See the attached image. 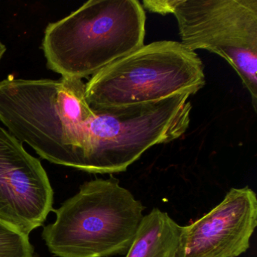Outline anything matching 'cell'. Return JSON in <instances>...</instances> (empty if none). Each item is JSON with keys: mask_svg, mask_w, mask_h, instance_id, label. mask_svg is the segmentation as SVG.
Segmentation results:
<instances>
[{"mask_svg": "<svg viewBox=\"0 0 257 257\" xmlns=\"http://www.w3.org/2000/svg\"><path fill=\"white\" fill-rule=\"evenodd\" d=\"M94 114L81 79L0 81V121L51 163L82 171Z\"/></svg>", "mask_w": 257, "mask_h": 257, "instance_id": "obj_1", "label": "cell"}, {"mask_svg": "<svg viewBox=\"0 0 257 257\" xmlns=\"http://www.w3.org/2000/svg\"><path fill=\"white\" fill-rule=\"evenodd\" d=\"M146 14L138 0H89L49 24L42 48L48 68L81 79L142 47Z\"/></svg>", "mask_w": 257, "mask_h": 257, "instance_id": "obj_2", "label": "cell"}, {"mask_svg": "<svg viewBox=\"0 0 257 257\" xmlns=\"http://www.w3.org/2000/svg\"><path fill=\"white\" fill-rule=\"evenodd\" d=\"M144 207L114 177L83 183L53 210L55 222L43 228V240L58 257H109L127 253Z\"/></svg>", "mask_w": 257, "mask_h": 257, "instance_id": "obj_3", "label": "cell"}, {"mask_svg": "<svg viewBox=\"0 0 257 257\" xmlns=\"http://www.w3.org/2000/svg\"><path fill=\"white\" fill-rule=\"evenodd\" d=\"M205 85L195 52L176 41L154 42L113 61L85 83L92 109L151 103L178 93L196 94Z\"/></svg>", "mask_w": 257, "mask_h": 257, "instance_id": "obj_4", "label": "cell"}, {"mask_svg": "<svg viewBox=\"0 0 257 257\" xmlns=\"http://www.w3.org/2000/svg\"><path fill=\"white\" fill-rule=\"evenodd\" d=\"M190 96L178 93L151 103L93 109L82 171L123 172L153 146L181 138L190 123Z\"/></svg>", "mask_w": 257, "mask_h": 257, "instance_id": "obj_5", "label": "cell"}, {"mask_svg": "<svg viewBox=\"0 0 257 257\" xmlns=\"http://www.w3.org/2000/svg\"><path fill=\"white\" fill-rule=\"evenodd\" d=\"M182 44L207 50L235 70L257 109V0H177Z\"/></svg>", "mask_w": 257, "mask_h": 257, "instance_id": "obj_6", "label": "cell"}, {"mask_svg": "<svg viewBox=\"0 0 257 257\" xmlns=\"http://www.w3.org/2000/svg\"><path fill=\"white\" fill-rule=\"evenodd\" d=\"M46 170L22 143L0 127V221L30 235L53 210Z\"/></svg>", "mask_w": 257, "mask_h": 257, "instance_id": "obj_7", "label": "cell"}, {"mask_svg": "<svg viewBox=\"0 0 257 257\" xmlns=\"http://www.w3.org/2000/svg\"><path fill=\"white\" fill-rule=\"evenodd\" d=\"M256 225L255 192L233 188L207 214L181 226L176 257L239 256L249 249Z\"/></svg>", "mask_w": 257, "mask_h": 257, "instance_id": "obj_8", "label": "cell"}, {"mask_svg": "<svg viewBox=\"0 0 257 257\" xmlns=\"http://www.w3.org/2000/svg\"><path fill=\"white\" fill-rule=\"evenodd\" d=\"M180 230L168 213L153 208L144 216L125 257H176Z\"/></svg>", "mask_w": 257, "mask_h": 257, "instance_id": "obj_9", "label": "cell"}, {"mask_svg": "<svg viewBox=\"0 0 257 257\" xmlns=\"http://www.w3.org/2000/svg\"><path fill=\"white\" fill-rule=\"evenodd\" d=\"M0 257H34L29 236L0 221Z\"/></svg>", "mask_w": 257, "mask_h": 257, "instance_id": "obj_10", "label": "cell"}, {"mask_svg": "<svg viewBox=\"0 0 257 257\" xmlns=\"http://www.w3.org/2000/svg\"><path fill=\"white\" fill-rule=\"evenodd\" d=\"M177 0H144L143 2L144 8L147 9L152 13L158 14H172Z\"/></svg>", "mask_w": 257, "mask_h": 257, "instance_id": "obj_11", "label": "cell"}, {"mask_svg": "<svg viewBox=\"0 0 257 257\" xmlns=\"http://www.w3.org/2000/svg\"><path fill=\"white\" fill-rule=\"evenodd\" d=\"M6 52H7V47H6L5 45L3 44V43L0 42V61L2 60L4 55H5Z\"/></svg>", "mask_w": 257, "mask_h": 257, "instance_id": "obj_12", "label": "cell"}]
</instances>
